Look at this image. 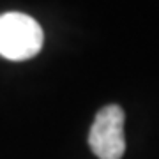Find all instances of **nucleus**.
Segmentation results:
<instances>
[{
    "label": "nucleus",
    "mask_w": 159,
    "mask_h": 159,
    "mask_svg": "<svg viewBox=\"0 0 159 159\" xmlns=\"http://www.w3.org/2000/svg\"><path fill=\"white\" fill-rule=\"evenodd\" d=\"M44 34L34 18L23 12H6L0 16V55L21 62L35 57L43 48Z\"/></svg>",
    "instance_id": "nucleus-1"
},
{
    "label": "nucleus",
    "mask_w": 159,
    "mask_h": 159,
    "mask_svg": "<svg viewBox=\"0 0 159 159\" xmlns=\"http://www.w3.org/2000/svg\"><path fill=\"white\" fill-rule=\"evenodd\" d=\"M89 145L99 159H120L125 152L124 111L117 104L102 106L89 133Z\"/></svg>",
    "instance_id": "nucleus-2"
}]
</instances>
